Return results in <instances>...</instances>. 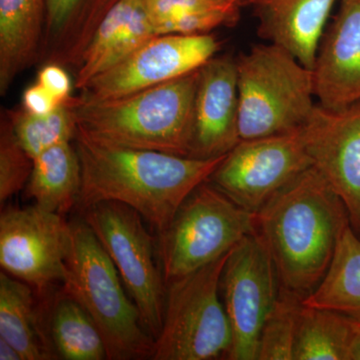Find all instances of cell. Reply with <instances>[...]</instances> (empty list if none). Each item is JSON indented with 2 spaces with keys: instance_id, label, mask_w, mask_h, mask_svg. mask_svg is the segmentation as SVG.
I'll use <instances>...</instances> for the list:
<instances>
[{
  "instance_id": "6da1fadb",
  "label": "cell",
  "mask_w": 360,
  "mask_h": 360,
  "mask_svg": "<svg viewBox=\"0 0 360 360\" xmlns=\"http://www.w3.org/2000/svg\"><path fill=\"white\" fill-rule=\"evenodd\" d=\"M349 226L345 203L314 167L255 213V233L271 258L279 286L302 300L326 276Z\"/></svg>"
},
{
  "instance_id": "7a4b0ae2",
  "label": "cell",
  "mask_w": 360,
  "mask_h": 360,
  "mask_svg": "<svg viewBox=\"0 0 360 360\" xmlns=\"http://www.w3.org/2000/svg\"><path fill=\"white\" fill-rule=\"evenodd\" d=\"M82 210L104 201L131 207L162 231L189 194L207 181L224 156L196 158L99 143L77 132Z\"/></svg>"
},
{
  "instance_id": "3957f363",
  "label": "cell",
  "mask_w": 360,
  "mask_h": 360,
  "mask_svg": "<svg viewBox=\"0 0 360 360\" xmlns=\"http://www.w3.org/2000/svg\"><path fill=\"white\" fill-rule=\"evenodd\" d=\"M198 77L200 70L106 101L71 97L77 132L108 146L193 158Z\"/></svg>"
},
{
  "instance_id": "277c9868",
  "label": "cell",
  "mask_w": 360,
  "mask_h": 360,
  "mask_svg": "<svg viewBox=\"0 0 360 360\" xmlns=\"http://www.w3.org/2000/svg\"><path fill=\"white\" fill-rule=\"evenodd\" d=\"M70 225L63 292L77 300L96 323L108 359H151L155 338L142 324L110 255L84 219L73 220Z\"/></svg>"
},
{
  "instance_id": "5b68a950",
  "label": "cell",
  "mask_w": 360,
  "mask_h": 360,
  "mask_svg": "<svg viewBox=\"0 0 360 360\" xmlns=\"http://www.w3.org/2000/svg\"><path fill=\"white\" fill-rule=\"evenodd\" d=\"M241 139L300 131L316 103L314 73L279 45H253L236 58Z\"/></svg>"
},
{
  "instance_id": "8992f818",
  "label": "cell",
  "mask_w": 360,
  "mask_h": 360,
  "mask_svg": "<svg viewBox=\"0 0 360 360\" xmlns=\"http://www.w3.org/2000/svg\"><path fill=\"white\" fill-rule=\"evenodd\" d=\"M229 253L167 284L162 328L151 359H226L232 333L220 278Z\"/></svg>"
},
{
  "instance_id": "52a82bcc",
  "label": "cell",
  "mask_w": 360,
  "mask_h": 360,
  "mask_svg": "<svg viewBox=\"0 0 360 360\" xmlns=\"http://www.w3.org/2000/svg\"><path fill=\"white\" fill-rule=\"evenodd\" d=\"M160 233L158 258L167 284L217 262L255 233V213L207 180L189 194Z\"/></svg>"
},
{
  "instance_id": "ba28073f",
  "label": "cell",
  "mask_w": 360,
  "mask_h": 360,
  "mask_svg": "<svg viewBox=\"0 0 360 360\" xmlns=\"http://www.w3.org/2000/svg\"><path fill=\"white\" fill-rule=\"evenodd\" d=\"M84 212L85 221L117 269L142 324L155 340L162 328L167 284L143 219L129 206L115 201L96 203Z\"/></svg>"
},
{
  "instance_id": "9c48e42d",
  "label": "cell",
  "mask_w": 360,
  "mask_h": 360,
  "mask_svg": "<svg viewBox=\"0 0 360 360\" xmlns=\"http://www.w3.org/2000/svg\"><path fill=\"white\" fill-rule=\"evenodd\" d=\"M311 167L300 130L241 139L224 156L208 181L236 205L255 213Z\"/></svg>"
},
{
  "instance_id": "30bf717a",
  "label": "cell",
  "mask_w": 360,
  "mask_h": 360,
  "mask_svg": "<svg viewBox=\"0 0 360 360\" xmlns=\"http://www.w3.org/2000/svg\"><path fill=\"white\" fill-rule=\"evenodd\" d=\"M279 290L266 248L257 234H248L229 253L220 278V295L232 333L226 359H257L260 333Z\"/></svg>"
},
{
  "instance_id": "8fae6325",
  "label": "cell",
  "mask_w": 360,
  "mask_h": 360,
  "mask_svg": "<svg viewBox=\"0 0 360 360\" xmlns=\"http://www.w3.org/2000/svg\"><path fill=\"white\" fill-rule=\"evenodd\" d=\"M71 248L70 222L37 205L9 207L0 217V265L7 274L44 290L63 283Z\"/></svg>"
},
{
  "instance_id": "7c38bea8",
  "label": "cell",
  "mask_w": 360,
  "mask_h": 360,
  "mask_svg": "<svg viewBox=\"0 0 360 360\" xmlns=\"http://www.w3.org/2000/svg\"><path fill=\"white\" fill-rule=\"evenodd\" d=\"M219 47V41L208 33L156 35L90 80L79 98H117L184 77L214 58Z\"/></svg>"
},
{
  "instance_id": "4fadbf2b",
  "label": "cell",
  "mask_w": 360,
  "mask_h": 360,
  "mask_svg": "<svg viewBox=\"0 0 360 360\" xmlns=\"http://www.w3.org/2000/svg\"><path fill=\"white\" fill-rule=\"evenodd\" d=\"M300 134L312 167L345 203L360 239V101L340 110L317 103Z\"/></svg>"
},
{
  "instance_id": "5bb4252c",
  "label": "cell",
  "mask_w": 360,
  "mask_h": 360,
  "mask_svg": "<svg viewBox=\"0 0 360 360\" xmlns=\"http://www.w3.org/2000/svg\"><path fill=\"white\" fill-rule=\"evenodd\" d=\"M236 59L213 58L200 68L194 105L193 158L227 155L240 141Z\"/></svg>"
},
{
  "instance_id": "9a60e30c",
  "label": "cell",
  "mask_w": 360,
  "mask_h": 360,
  "mask_svg": "<svg viewBox=\"0 0 360 360\" xmlns=\"http://www.w3.org/2000/svg\"><path fill=\"white\" fill-rule=\"evenodd\" d=\"M312 73L322 108L340 110L360 101V0H340L322 37Z\"/></svg>"
},
{
  "instance_id": "2e32d148",
  "label": "cell",
  "mask_w": 360,
  "mask_h": 360,
  "mask_svg": "<svg viewBox=\"0 0 360 360\" xmlns=\"http://www.w3.org/2000/svg\"><path fill=\"white\" fill-rule=\"evenodd\" d=\"M340 0H243L252 8L257 34L312 70L331 11Z\"/></svg>"
},
{
  "instance_id": "e0dca14e",
  "label": "cell",
  "mask_w": 360,
  "mask_h": 360,
  "mask_svg": "<svg viewBox=\"0 0 360 360\" xmlns=\"http://www.w3.org/2000/svg\"><path fill=\"white\" fill-rule=\"evenodd\" d=\"M156 35L143 0H115L80 54L75 87L84 89L90 80L117 65Z\"/></svg>"
},
{
  "instance_id": "ac0fdd59",
  "label": "cell",
  "mask_w": 360,
  "mask_h": 360,
  "mask_svg": "<svg viewBox=\"0 0 360 360\" xmlns=\"http://www.w3.org/2000/svg\"><path fill=\"white\" fill-rule=\"evenodd\" d=\"M45 0H0V92L37 58Z\"/></svg>"
},
{
  "instance_id": "d6986e66",
  "label": "cell",
  "mask_w": 360,
  "mask_h": 360,
  "mask_svg": "<svg viewBox=\"0 0 360 360\" xmlns=\"http://www.w3.org/2000/svg\"><path fill=\"white\" fill-rule=\"evenodd\" d=\"M82 189V165L71 141L61 142L33 160L26 196L49 212L65 214L77 205Z\"/></svg>"
},
{
  "instance_id": "ffe728a7",
  "label": "cell",
  "mask_w": 360,
  "mask_h": 360,
  "mask_svg": "<svg viewBox=\"0 0 360 360\" xmlns=\"http://www.w3.org/2000/svg\"><path fill=\"white\" fill-rule=\"evenodd\" d=\"M0 338L18 349L22 360L53 359L51 341L42 333L30 284L0 274Z\"/></svg>"
},
{
  "instance_id": "44dd1931",
  "label": "cell",
  "mask_w": 360,
  "mask_h": 360,
  "mask_svg": "<svg viewBox=\"0 0 360 360\" xmlns=\"http://www.w3.org/2000/svg\"><path fill=\"white\" fill-rule=\"evenodd\" d=\"M359 335L360 322L352 317L302 302L295 360H352Z\"/></svg>"
},
{
  "instance_id": "7402d4cb",
  "label": "cell",
  "mask_w": 360,
  "mask_h": 360,
  "mask_svg": "<svg viewBox=\"0 0 360 360\" xmlns=\"http://www.w3.org/2000/svg\"><path fill=\"white\" fill-rule=\"evenodd\" d=\"M302 302L360 322V239L352 227L343 232L326 276Z\"/></svg>"
},
{
  "instance_id": "603a6c76",
  "label": "cell",
  "mask_w": 360,
  "mask_h": 360,
  "mask_svg": "<svg viewBox=\"0 0 360 360\" xmlns=\"http://www.w3.org/2000/svg\"><path fill=\"white\" fill-rule=\"evenodd\" d=\"M51 336L59 359H108L105 343L96 323L84 307L63 291L52 309Z\"/></svg>"
},
{
  "instance_id": "cb8c5ba5",
  "label": "cell",
  "mask_w": 360,
  "mask_h": 360,
  "mask_svg": "<svg viewBox=\"0 0 360 360\" xmlns=\"http://www.w3.org/2000/svg\"><path fill=\"white\" fill-rule=\"evenodd\" d=\"M9 122L21 148L32 160L56 144L72 141L77 134L71 96L45 115H33L23 108L11 112Z\"/></svg>"
},
{
  "instance_id": "d4e9b609",
  "label": "cell",
  "mask_w": 360,
  "mask_h": 360,
  "mask_svg": "<svg viewBox=\"0 0 360 360\" xmlns=\"http://www.w3.org/2000/svg\"><path fill=\"white\" fill-rule=\"evenodd\" d=\"M302 300L300 296L281 288L276 304L262 326L257 360H295Z\"/></svg>"
},
{
  "instance_id": "484cf974",
  "label": "cell",
  "mask_w": 360,
  "mask_h": 360,
  "mask_svg": "<svg viewBox=\"0 0 360 360\" xmlns=\"http://www.w3.org/2000/svg\"><path fill=\"white\" fill-rule=\"evenodd\" d=\"M33 168V160L21 148L11 122L1 123L0 136V203H4L26 186Z\"/></svg>"
},
{
  "instance_id": "4316f807",
  "label": "cell",
  "mask_w": 360,
  "mask_h": 360,
  "mask_svg": "<svg viewBox=\"0 0 360 360\" xmlns=\"http://www.w3.org/2000/svg\"><path fill=\"white\" fill-rule=\"evenodd\" d=\"M155 28L184 14L229 6V0H143ZM156 32V30H155Z\"/></svg>"
},
{
  "instance_id": "83f0119b",
  "label": "cell",
  "mask_w": 360,
  "mask_h": 360,
  "mask_svg": "<svg viewBox=\"0 0 360 360\" xmlns=\"http://www.w3.org/2000/svg\"><path fill=\"white\" fill-rule=\"evenodd\" d=\"M37 84L44 86L59 103L70 97L71 82L68 73L60 66L49 65L39 71Z\"/></svg>"
},
{
  "instance_id": "f1b7e54d",
  "label": "cell",
  "mask_w": 360,
  "mask_h": 360,
  "mask_svg": "<svg viewBox=\"0 0 360 360\" xmlns=\"http://www.w3.org/2000/svg\"><path fill=\"white\" fill-rule=\"evenodd\" d=\"M82 0H45L47 30L58 35L65 30Z\"/></svg>"
},
{
  "instance_id": "f546056e",
  "label": "cell",
  "mask_w": 360,
  "mask_h": 360,
  "mask_svg": "<svg viewBox=\"0 0 360 360\" xmlns=\"http://www.w3.org/2000/svg\"><path fill=\"white\" fill-rule=\"evenodd\" d=\"M58 99L41 86L39 84H35L26 89L22 96L23 110L33 115H45L56 110L60 105Z\"/></svg>"
},
{
  "instance_id": "4dcf8cb0",
  "label": "cell",
  "mask_w": 360,
  "mask_h": 360,
  "mask_svg": "<svg viewBox=\"0 0 360 360\" xmlns=\"http://www.w3.org/2000/svg\"><path fill=\"white\" fill-rule=\"evenodd\" d=\"M0 360H22L18 349L2 338H0Z\"/></svg>"
},
{
  "instance_id": "1f68e13d",
  "label": "cell",
  "mask_w": 360,
  "mask_h": 360,
  "mask_svg": "<svg viewBox=\"0 0 360 360\" xmlns=\"http://www.w3.org/2000/svg\"><path fill=\"white\" fill-rule=\"evenodd\" d=\"M352 360H360V335L355 341L354 349H352Z\"/></svg>"
},
{
  "instance_id": "d6a6232c",
  "label": "cell",
  "mask_w": 360,
  "mask_h": 360,
  "mask_svg": "<svg viewBox=\"0 0 360 360\" xmlns=\"http://www.w3.org/2000/svg\"><path fill=\"white\" fill-rule=\"evenodd\" d=\"M229 1L232 4H236V6H239L243 0H229Z\"/></svg>"
}]
</instances>
